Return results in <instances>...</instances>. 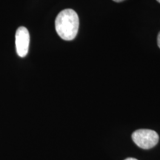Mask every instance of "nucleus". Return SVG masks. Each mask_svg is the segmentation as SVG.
Returning <instances> with one entry per match:
<instances>
[{"instance_id": "1", "label": "nucleus", "mask_w": 160, "mask_h": 160, "mask_svg": "<svg viewBox=\"0 0 160 160\" xmlns=\"http://www.w3.org/2000/svg\"><path fill=\"white\" fill-rule=\"evenodd\" d=\"M79 26V19L77 12L72 9H65L57 15L55 20V28L62 39L71 41L77 37Z\"/></svg>"}, {"instance_id": "7", "label": "nucleus", "mask_w": 160, "mask_h": 160, "mask_svg": "<svg viewBox=\"0 0 160 160\" xmlns=\"http://www.w3.org/2000/svg\"><path fill=\"white\" fill-rule=\"evenodd\" d=\"M157 1L158 2H159V3H160V0H157Z\"/></svg>"}, {"instance_id": "5", "label": "nucleus", "mask_w": 160, "mask_h": 160, "mask_svg": "<svg viewBox=\"0 0 160 160\" xmlns=\"http://www.w3.org/2000/svg\"><path fill=\"white\" fill-rule=\"evenodd\" d=\"M125 160H137V159H134V158H128V159H126Z\"/></svg>"}, {"instance_id": "6", "label": "nucleus", "mask_w": 160, "mask_h": 160, "mask_svg": "<svg viewBox=\"0 0 160 160\" xmlns=\"http://www.w3.org/2000/svg\"><path fill=\"white\" fill-rule=\"evenodd\" d=\"M113 1L116 2H122L124 0H113Z\"/></svg>"}, {"instance_id": "2", "label": "nucleus", "mask_w": 160, "mask_h": 160, "mask_svg": "<svg viewBox=\"0 0 160 160\" xmlns=\"http://www.w3.org/2000/svg\"><path fill=\"white\" fill-rule=\"evenodd\" d=\"M132 139L138 147L142 149H151L157 145L159 135L150 129H139L132 133Z\"/></svg>"}, {"instance_id": "3", "label": "nucleus", "mask_w": 160, "mask_h": 160, "mask_svg": "<svg viewBox=\"0 0 160 160\" xmlns=\"http://www.w3.org/2000/svg\"><path fill=\"white\" fill-rule=\"evenodd\" d=\"M16 49L20 57H25L28 53L30 45V33L25 27H19L15 35Z\"/></svg>"}, {"instance_id": "4", "label": "nucleus", "mask_w": 160, "mask_h": 160, "mask_svg": "<svg viewBox=\"0 0 160 160\" xmlns=\"http://www.w3.org/2000/svg\"><path fill=\"white\" fill-rule=\"evenodd\" d=\"M157 44H158V46H159V48H160V32L159 33V34H158V37H157Z\"/></svg>"}]
</instances>
